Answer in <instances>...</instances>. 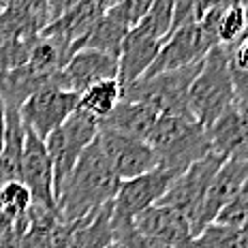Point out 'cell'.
<instances>
[{
  "label": "cell",
  "mask_w": 248,
  "mask_h": 248,
  "mask_svg": "<svg viewBox=\"0 0 248 248\" xmlns=\"http://www.w3.org/2000/svg\"><path fill=\"white\" fill-rule=\"evenodd\" d=\"M120 180L113 173L109 161L101 152L96 139L81 152L73 171L66 175L56 210L62 223H79L96 214L103 205L111 203L118 193Z\"/></svg>",
  "instance_id": "1"
},
{
  "label": "cell",
  "mask_w": 248,
  "mask_h": 248,
  "mask_svg": "<svg viewBox=\"0 0 248 248\" xmlns=\"http://www.w3.org/2000/svg\"><path fill=\"white\" fill-rule=\"evenodd\" d=\"M146 143L156 156V167L175 178L212 152L208 128L201 126L190 113L158 116Z\"/></svg>",
  "instance_id": "2"
},
{
  "label": "cell",
  "mask_w": 248,
  "mask_h": 248,
  "mask_svg": "<svg viewBox=\"0 0 248 248\" xmlns=\"http://www.w3.org/2000/svg\"><path fill=\"white\" fill-rule=\"evenodd\" d=\"M186 105L190 116L205 128L233 105L229 45H214L205 54L199 73L190 84Z\"/></svg>",
  "instance_id": "3"
},
{
  "label": "cell",
  "mask_w": 248,
  "mask_h": 248,
  "mask_svg": "<svg viewBox=\"0 0 248 248\" xmlns=\"http://www.w3.org/2000/svg\"><path fill=\"white\" fill-rule=\"evenodd\" d=\"M201 62H195L184 69L165 71V73L152 77H141V79L122 88V99L143 103V105L152 107L158 116L190 113L186 101H188L190 84L201 69Z\"/></svg>",
  "instance_id": "4"
},
{
  "label": "cell",
  "mask_w": 248,
  "mask_h": 248,
  "mask_svg": "<svg viewBox=\"0 0 248 248\" xmlns=\"http://www.w3.org/2000/svg\"><path fill=\"white\" fill-rule=\"evenodd\" d=\"M99 135V120L90 118L88 113L75 109L58 126L49 137L45 139L51 169H54V195L58 197L66 175L73 171L75 163L79 161L81 152L90 146Z\"/></svg>",
  "instance_id": "5"
},
{
  "label": "cell",
  "mask_w": 248,
  "mask_h": 248,
  "mask_svg": "<svg viewBox=\"0 0 248 248\" xmlns=\"http://www.w3.org/2000/svg\"><path fill=\"white\" fill-rule=\"evenodd\" d=\"M79 94L71 90H64L60 86V73L54 77V81L37 90L32 96H28L19 107L24 128L32 131L39 139H47L49 133H54L64 120L77 109Z\"/></svg>",
  "instance_id": "6"
},
{
  "label": "cell",
  "mask_w": 248,
  "mask_h": 248,
  "mask_svg": "<svg viewBox=\"0 0 248 248\" xmlns=\"http://www.w3.org/2000/svg\"><path fill=\"white\" fill-rule=\"evenodd\" d=\"M223 161H225L223 156L210 152L205 158L193 163L184 173H180L169 184L167 193L158 201V205H167V208L178 210L190 223L193 235H195V227H197V218H199L201 205H203L205 193H208L212 180H214V175L220 165H223Z\"/></svg>",
  "instance_id": "7"
},
{
  "label": "cell",
  "mask_w": 248,
  "mask_h": 248,
  "mask_svg": "<svg viewBox=\"0 0 248 248\" xmlns=\"http://www.w3.org/2000/svg\"><path fill=\"white\" fill-rule=\"evenodd\" d=\"M214 45H218L216 34L210 32L201 22L180 26L167 37V41L158 49L156 58H154L143 77H152L165 73V71L184 69V66H190L195 62H201Z\"/></svg>",
  "instance_id": "8"
},
{
  "label": "cell",
  "mask_w": 248,
  "mask_h": 248,
  "mask_svg": "<svg viewBox=\"0 0 248 248\" xmlns=\"http://www.w3.org/2000/svg\"><path fill=\"white\" fill-rule=\"evenodd\" d=\"M47 24L45 17L13 4L0 9V73L28 60L30 49Z\"/></svg>",
  "instance_id": "9"
},
{
  "label": "cell",
  "mask_w": 248,
  "mask_h": 248,
  "mask_svg": "<svg viewBox=\"0 0 248 248\" xmlns=\"http://www.w3.org/2000/svg\"><path fill=\"white\" fill-rule=\"evenodd\" d=\"M173 180V173L163 171L158 167L137 178L122 180L111 201V220L113 223H133L137 214L161 201Z\"/></svg>",
  "instance_id": "10"
},
{
  "label": "cell",
  "mask_w": 248,
  "mask_h": 248,
  "mask_svg": "<svg viewBox=\"0 0 248 248\" xmlns=\"http://www.w3.org/2000/svg\"><path fill=\"white\" fill-rule=\"evenodd\" d=\"M96 143H99L101 152L105 154L120 182L156 169V156H154L152 148L141 139L99 128Z\"/></svg>",
  "instance_id": "11"
},
{
  "label": "cell",
  "mask_w": 248,
  "mask_h": 248,
  "mask_svg": "<svg viewBox=\"0 0 248 248\" xmlns=\"http://www.w3.org/2000/svg\"><path fill=\"white\" fill-rule=\"evenodd\" d=\"M19 182L30 190L34 205L45 210H56V195H54V169L45 141L39 139L32 131L24 128V150H22V171Z\"/></svg>",
  "instance_id": "12"
},
{
  "label": "cell",
  "mask_w": 248,
  "mask_h": 248,
  "mask_svg": "<svg viewBox=\"0 0 248 248\" xmlns=\"http://www.w3.org/2000/svg\"><path fill=\"white\" fill-rule=\"evenodd\" d=\"M133 229L137 233L167 244L171 248H193L190 223L178 210L167 205H152L133 218Z\"/></svg>",
  "instance_id": "13"
},
{
  "label": "cell",
  "mask_w": 248,
  "mask_h": 248,
  "mask_svg": "<svg viewBox=\"0 0 248 248\" xmlns=\"http://www.w3.org/2000/svg\"><path fill=\"white\" fill-rule=\"evenodd\" d=\"M105 79H118V58L96 49H79L69 58L60 71V84L64 90L81 92Z\"/></svg>",
  "instance_id": "14"
},
{
  "label": "cell",
  "mask_w": 248,
  "mask_h": 248,
  "mask_svg": "<svg viewBox=\"0 0 248 248\" xmlns=\"http://www.w3.org/2000/svg\"><path fill=\"white\" fill-rule=\"evenodd\" d=\"M163 43L165 39L152 34L141 24L133 26L120 47V56H118V84L124 88L146 75Z\"/></svg>",
  "instance_id": "15"
},
{
  "label": "cell",
  "mask_w": 248,
  "mask_h": 248,
  "mask_svg": "<svg viewBox=\"0 0 248 248\" xmlns=\"http://www.w3.org/2000/svg\"><path fill=\"white\" fill-rule=\"evenodd\" d=\"M248 180V161H237V158H225L223 165L218 167L214 180H212L208 193H205L203 205H201L197 227H195V235L199 233L203 227L214 223L218 212L235 197V193L244 186Z\"/></svg>",
  "instance_id": "16"
},
{
  "label": "cell",
  "mask_w": 248,
  "mask_h": 248,
  "mask_svg": "<svg viewBox=\"0 0 248 248\" xmlns=\"http://www.w3.org/2000/svg\"><path fill=\"white\" fill-rule=\"evenodd\" d=\"M212 152L223 158L248 161V118L235 105L208 126Z\"/></svg>",
  "instance_id": "17"
},
{
  "label": "cell",
  "mask_w": 248,
  "mask_h": 248,
  "mask_svg": "<svg viewBox=\"0 0 248 248\" xmlns=\"http://www.w3.org/2000/svg\"><path fill=\"white\" fill-rule=\"evenodd\" d=\"M128 30H131V22H128L122 4H118V7H113L101 15V19L88 32L86 39H81L77 45H73V54L79 49H96L118 58Z\"/></svg>",
  "instance_id": "18"
},
{
  "label": "cell",
  "mask_w": 248,
  "mask_h": 248,
  "mask_svg": "<svg viewBox=\"0 0 248 248\" xmlns=\"http://www.w3.org/2000/svg\"><path fill=\"white\" fill-rule=\"evenodd\" d=\"M158 120V113L152 107L143 105L137 101H124L120 99L113 111L107 118H103L99 122V128L105 131H116L120 135H128L146 141L148 135L152 133L154 124Z\"/></svg>",
  "instance_id": "19"
},
{
  "label": "cell",
  "mask_w": 248,
  "mask_h": 248,
  "mask_svg": "<svg viewBox=\"0 0 248 248\" xmlns=\"http://www.w3.org/2000/svg\"><path fill=\"white\" fill-rule=\"evenodd\" d=\"M54 77L37 73V71L30 69L24 62V64L15 66V69H9V71L0 73V99L4 101L7 109H19L22 103L28 99V96H32L34 92L41 90L43 86L51 84Z\"/></svg>",
  "instance_id": "20"
},
{
  "label": "cell",
  "mask_w": 248,
  "mask_h": 248,
  "mask_svg": "<svg viewBox=\"0 0 248 248\" xmlns=\"http://www.w3.org/2000/svg\"><path fill=\"white\" fill-rule=\"evenodd\" d=\"M101 15H103V9L96 0H79L73 9H69L58 19L49 22L45 26V30L64 37L71 43V47H73L81 39L88 37V32L101 19Z\"/></svg>",
  "instance_id": "21"
},
{
  "label": "cell",
  "mask_w": 248,
  "mask_h": 248,
  "mask_svg": "<svg viewBox=\"0 0 248 248\" xmlns=\"http://www.w3.org/2000/svg\"><path fill=\"white\" fill-rule=\"evenodd\" d=\"M24 150V124L17 109H7V128H4L2 148H0V186L19 180Z\"/></svg>",
  "instance_id": "22"
},
{
  "label": "cell",
  "mask_w": 248,
  "mask_h": 248,
  "mask_svg": "<svg viewBox=\"0 0 248 248\" xmlns=\"http://www.w3.org/2000/svg\"><path fill=\"white\" fill-rule=\"evenodd\" d=\"M113 244V225H111V203L84 218L75 225L69 248H109Z\"/></svg>",
  "instance_id": "23"
},
{
  "label": "cell",
  "mask_w": 248,
  "mask_h": 248,
  "mask_svg": "<svg viewBox=\"0 0 248 248\" xmlns=\"http://www.w3.org/2000/svg\"><path fill=\"white\" fill-rule=\"evenodd\" d=\"M120 99H122V86L118 84V79H105L81 92L77 109L101 122L103 118H107L113 111V107L120 103Z\"/></svg>",
  "instance_id": "24"
},
{
  "label": "cell",
  "mask_w": 248,
  "mask_h": 248,
  "mask_svg": "<svg viewBox=\"0 0 248 248\" xmlns=\"http://www.w3.org/2000/svg\"><path fill=\"white\" fill-rule=\"evenodd\" d=\"M30 208H32L30 190L19 180L0 186V214L4 218H9L11 223H17L19 218H24L28 214Z\"/></svg>",
  "instance_id": "25"
},
{
  "label": "cell",
  "mask_w": 248,
  "mask_h": 248,
  "mask_svg": "<svg viewBox=\"0 0 248 248\" xmlns=\"http://www.w3.org/2000/svg\"><path fill=\"white\" fill-rule=\"evenodd\" d=\"M246 240L240 229L210 223L193 237V248H246Z\"/></svg>",
  "instance_id": "26"
},
{
  "label": "cell",
  "mask_w": 248,
  "mask_h": 248,
  "mask_svg": "<svg viewBox=\"0 0 248 248\" xmlns=\"http://www.w3.org/2000/svg\"><path fill=\"white\" fill-rule=\"evenodd\" d=\"M244 32H246V9L240 2H233L218 17V26H216L218 45H233Z\"/></svg>",
  "instance_id": "27"
},
{
  "label": "cell",
  "mask_w": 248,
  "mask_h": 248,
  "mask_svg": "<svg viewBox=\"0 0 248 248\" xmlns=\"http://www.w3.org/2000/svg\"><path fill=\"white\" fill-rule=\"evenodd\" d=\"M246 220H248V180L235 193V197L218 212L214 223L225 225V227H233V229H242Z\"/></svg>",
  "instance_id": "28"
},
{
  "label": "cell",
  "mask_w": 248,
  "mask_h": 248,
  "mask_svg": "<svg viewBox=\"0 0 248 248\" xmlns=\"http://www.w3.org/2000/svg\"><path fill=\"white\" fill-rule=\"evenodd\" d=\"M229 66L235 71H248V28L233 45H229Z\"/></svg>",
  "instance_id": "29"
},
{
  "label": "cell",
  "mask_w": 248,
  "mask_h": 248,
  "mask_svg": "<svg viewBox=\"0 0 248 248\" xmlns=\"http://www.w3.org/2000/svg\"><path fill=\"white\" fill-rule=\"evenodd\" d=\"M75 225L77 223H62V220H58L49 233L47 248H69V242H71V235H73Z\"/></svg>",
  "instance_id": "30"
},
{
  "label": "cell",
  "mask_w": 248,
  "mask_h": 248,
  "mask_svg": "<svg viewBox=\"0 0 248 248\" xmlns=\"http://www.w3.org/2000/svg\"><path fill=\"white\" fill-rule=\"evenodd\" d=\"M150 7H152V0H124L122 9H124V13H126L128 22H131V28L146 17Z\"/></svg>",
  "instance_id": "31"
},
{
  "label": "cell",
  "mask_w": 248,
  "mask_h": 248,
  "mask_svg": "<svg viewBox=\"0 0 248 248\" xmlns=\"http://www.w3.org/2000/svg\"><path fill=\"white\" fill-rule=\"evenodd\" d=\"M79 0H47V9H49V22L58 19L60 15H64L69 9H73Z\"/></svg>",
  "instance_id": "32"
},
{
  "label": "cell",
  "mask_w": 248,
  "mask_h": 248,
  "mask_svg": "<svg viewBox=\"0 0 248 248\" xmlns=\"http://www.w3.org/2000/svg\"><path fill=\"white\" fill-rule=\"evenodd\" d=\"M4 128H7V105H4V101L0 99V148H2Z\"/></svg>",
  "instance_id": "33"
},
{
  "label": "cell",
  "mask_w": 248,
  "mask_h": 248,
  "mask_svg": "<svg viewBox=\"0 0 248 248\" xmlns=\"http://www.w3.org/2000/svg\"><path fill=\"white\" fill-rule=\"evenodd\" d=\"M96 2L101 4V9H103V13L105 11H109V9H113V7H118V4H122L124 0H96Z\"/></svg>",
  "instance_id": "34"
},
{
  "label": "cell",
  "mask_w": 248,
  "mask_h": 248,
  "mask_svg": "<svg viewBox=\"0 0 248 248\" xmlns=\"http://www.w3.org/2000/svg\"><path fill=\"white\" fill-rule=\"evenodd\" d=\"M242 235H244V240H246V244H248V220H246V223H244V227H242Z\"/></svg>",
  "instance_id": "35"
},
{
  "label": "cell",
  "mask_w": 248,
  "mask_h": 248,
  "mask_svg": "<svg viewBox=\"0 0 248 248\" xmlns=\"http://www.w3.org/2000/svg\"><path fill=\"white\" fill-rule=\"evenodd\" d=\"M109 248H124V246H122V244H118V242H113V244H111Z\"/></svg>",
  "instance_id": "36"
},
{
  "label": "cell",
  "mask_w": 248,
  "mask_h": 248,
  "mask_svg": "<svg viewBox=\"0 0 248 248\" xmlns=\"http://www.w3.org/2000/svg\"><path fill=\"white\" fill-rule=\"evenodd\" d=\"M7 2H9V0H0V9H2L4 4H7Z\"/></svg>",
  "instance_id": "37"
},
{
  "label": "cell",
  "mask_w": 248,
  "mask_h": 248,
  "mask_svg": "<svg viewBox=\"0 0 248 248\" xmlns=\"http://www.w3.org/2000/svg\"><path fill=\"white\" fill-rule=\"evenodd\" d=\"M246 28H248V13H246Z\"/></svg>",
  "instance_id": "38"
},
{
  "label": "cell",
  "mask_w": 248,
  "mask_h": 248,
  "mask_svg": "<svg viewBox=\"0 0 248 248\" xmlns=\"http://www.w3.org/2000/svg\"><path fill=\"white\" fill-rule=\"evenodd\" d=\"M246 248H248V246H246Z\"/></svg>",
  "instance_id": "39"
}]
</instances>
